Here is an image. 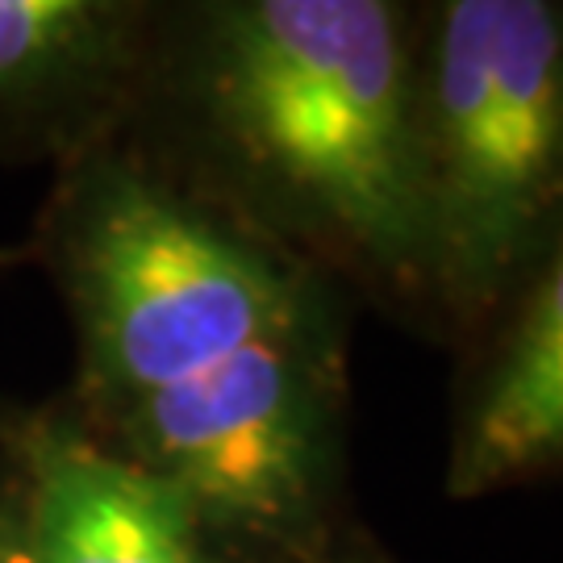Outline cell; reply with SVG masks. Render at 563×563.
Returning a JSON list of instances; mask_svg holds the SVG:
<instances>
[{
	"mask_svg": "<svg viewBox=\"0 0 563 563\" xmlns=\"http://www.w3.org/2000/svg\"><path fill=\"white\" fill-rule=\"evenodd\" d=\"M418 38L388 0L197 4L159 21L142 104L167 109L184 180L234 218L318 272L430 305Z\"/></svg>",
	"mask_w": 563,
	"mask_h": 563,
	"instance_id": "obj_1",
	"label": "cell"
},
{
	"mask_svg": "<svg viewBox=\"0 0 563 563\" xmlns=\"http://www.w3.org/2000/svg\"><path fill=\"white\" fill-rule=\"evenodd\" d=\"M46 260L76 318L92 413L330 309L313 263L113 139L67 163Z\"/></svg>",
	"mask_w": 563,
	"mask_h": 563,
	"instance_id": "obj_2",
	"label": "cell"
},
{
	"mask_svg": "<svg viewBox=\"0 0 563 563\" xmlns=\"http://www.w3.org/2000/svg\"><path fill=\"white\" fill-rule=\"evenodd\" d=\"M413 146L430 305L463 330L488 325L560 251V4H439L418 38Z\"/></svg>",
	"mask_w": 563,
	"mask_h": 563,
	"instance_id": "obj_3",
	"label": "cell"
},
{
	"mask_svg": "<svg viewBox=\"0 0 563 563\" xmlns=\"http://www.w3.org/2000/svg\"><path fill=\"white\" fill-rule=\"evenodd\" d=\"M342 401V334L322 309L188 380L97 409L88 426L176 484L225 547L309 563L339 484Z\"/></svg>",
	"mask_w": 563,
	"mask_h": 563,
	"instance_id": "obj_4",
	"label": "cell"
},
{
	"mask_svg": "<svg viewBox=\"0 0 563 563\" xmlns=\"http://www.w3.org/2000/svg\"><path fill=\"white\" fill-rule=\"evenodd\" d=\"M0 467L13 484L30 563H242L176 484L104 443L88 422L34 413L9 430Z\"/></svg>",
	"mask_w": 563,
	"mask_h": 563,
	"instance_id": "obj_5",
	"label": "cell"
},
{
	"mask_svg": "<svg viewBox=\"0 0 563 563\" xmlns=\"http://www.w3.org/2000/svg\"><path fill=\"white\" fill-rule=\"evenodd\" d=\"M159 18L134 0H0V151L76 155L142 104Z\"/></svg>",
	"mask_w": 563,
	"mask_h": 563,
	"instance_id": "obj_6",
	"label": "cell"
},
{
	"mask_svg": "<svg viewBox=\"0 0 563 563\" xmlns=\"http://www.w3.org/2000/svg\"><path fill=\"white\" fill-rule=\"evenodd\" d=\"M493 342L460 405L446 493L488 497L539 481L563 455V272L560 251L493 318Z\"/></svg>",
	"mask_w": 563,
	"mask_h": 563,
	"instance_id": "obj_7",
	"label": "cell"
},
{
	"mask_svg": "<svg viewBox=\"0 0 563 563\" xmlns=\"http://www.w3.org/2000/svg\"><path fill=\"white\" fill-rule=\"evenodd\" d=\"M0 563H30L25 534H21L18 497H13V484L4 476V467H0Z\"/></svg>",
	"mask_w": 563,
	"mask_h": 563,
	"instance_id": "obj_8",
	"label": "cell"
},
{
	"mask_svg": "<svg viewBox=\"0 0 563 563\" xmlns=\"http://www.w3.org/2000/svg\"><path fill=\"white\" fill-rule=\"evenodd\" d=\"M309 563H388L372 547H322Z\"/></svg>",
	"mask_w": 563,
	"mask_h": 563,
	"instance_id": "obj_9",
	"label": "cell"
},
{
	"mask_svg": "<svg viewBox=\"0 0 563 563\" xmlns=\"http://www.w3.org/2000/svg\"><path fill=\"white\" fill-rule=\"evenodd\" d=\"M242 563H272V560H255V555H246V560H242Z\"/></svg>",
	"mask_w": 563,
	"mask_h": 563,
	"instance_id": "obj_10",
	"label": "cell"
}]
</instances>
